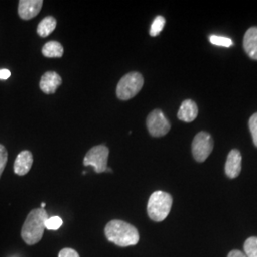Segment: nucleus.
Listing matches in <instances>:
<instances>
[{
    "mask_svg": "<svg viewBox=\"0 0 257 257\" xmlns=\"http://www.w3.org/2000/svg\"><path fill=\"white\" fill-rule=\"evenodd\" d=\"M144 85L142 74L138 72H132L125 74L117 84L116 95L121 100H128L135 97L141 91Z\"/></svg>",
    "mask_w": 257,
    "mask_h": 257,
    "instance_id": "obj_4",
    "label": "nucleus"
},
{
    "mask_svg": "<svg viewBox=\"0 0 257 257\" xmlns=\"http://www.w3.org/2000/svg\"><path fill=\"white\" fill-rule=\"evenodd\" d=\"M42 0H20L19 2V18L23 20H30L36 18L42 9Z\"/></svg>",
    "mask_w": 257,
    "mask_h": 257,
    "instance_id": "obj_8",
    "label": "nucleus"
},
{
    "mask_svg": "<svg viewBox=\"0 0 257 257\" xmlns=\"http://www.w3.org/2000/svg\"><path fill=\"white\" fill-rule=\"evenodd\" d=\"M62 79L60 75L55 72H47L42 75L39 87L40 90L46 94H52L55 92L57 88L61 85Z\"/></svg>",
    "mask_w": 257,
    "mask_h": 257,
    "instance_id": "obj_11",
    "label": "nucleus"
},
{
    "mask_svg": "<svg viewBox=\"0 0 257 257\" xmlns=\"http://www.w3.org/2000/svg\"><path fill=\"white\" fill-rule=\"evenodd\" d=\"M63 46L57 41H49L42 47V55L49 58L61 57L63 55Z\"/></svg>",
    "mask_w": 257,
    "mask_h": 257,
    "instance_id": "obj_14",
    "label": "nucleus"
},
{
    "mask_svg": "<svg viewBox=\"0 0 257 257\" xmlns=\"http://www.w3.org/2000/svg\"><path fill=\"white\" fill-rule=\"evenodd\" d=\"M173 197L170 193L157 191L153 193L148 201L147 211L149 217L153 221L165 220L172 210Z\"/></svg>",
    "mask_w": 257,
    "mask_h": 257,
    "instance_id": "obj_3",
    "label": "nucleus"
},
{
    "mask_svg": "<svg viewBox=\"0 0 257 257\" xmlns=\"http://www.w3.org/2000/svg\"><path fill=\"white\" fill-rule=\"evenodd\" d=\"M34 163L33 154L30 151H22L17 156L15 164H14V172L17 175L23 176L27 175L30 172Z\"/></svg>",
    "mask_w": 257,
    "mask_h": 257,
    "instance_id": "obj_10",
    "label": "nucleus"
},
{
    "mask_svg": "<svg viewBox=\"0 0 257 257\" xmlns=\"http://www.w3.org/2000/svg\"><path fill=\"white\" fill-rule=\"evenodd\" d=\"M210 41L211 44L216 45V46L221 47H229L233 45L232 40L229 38V37H221V36H215V35H211L210 37Z\"/></svg>",
    "mask_w": 257,
    "mask_h": 257,
    "instance_id": "obj_18",
    "label": "nucleus"
},
{
    "mask_svg": "<svg viewBox=\"0 0 257 257\" xmlns=\"http://www.w3.org/2000/svg\"><path fill=\"white\" fill-rule=\"evenodd\" d=\"M198 115V107L192 99L184 100L177 112L178 119L184 122H192Z\"/></svg>",
    "mask_w": 257,
    "mask_h": 257,
    "instance_id": "obj_12",
    "label": "nucleus"
},
{
    "mask_svg": "<svg viewBox=\"0 0 257 257\" xmlns=\"http://www.w3.org/2000/svg\"><path fill=\"white\" fill-rule=\"evenodd\" d=\"M147 128L152 137L161 138L170 132L171 123L162 110L156 109L148 115Z\"/></svg>",
    "mask_w": 257,
    "mask_h": 257,
    "instance_id": "obj_7",
    "label": "nucleus"
},
{
    "mask_svg": "<svg viewBox=\"0 0 257 257\" xmlns=\"http://www.w3.org/2000/svg\"><path fill=\"white\" fill-rule=\"evenodd\" d=\"M11 76V72L7 69L0 70V80H6Z\"/></svg>",
    "mask_w": 257,
    "mask_h": 257,
    "instance_id": "obj_23",
    "label": "nucleus"
},
{
    "mask_svg": "<svg viewBox=\"0 0 257 257\" xmlns=\"http://www.w3.org/2000/svg\"><path fill=\"white\" fill-rule=\"evenodd\" d=\"M49 218L45 209H34L29 212L21 229V237L29 245H36L43 237L45 221Z\"/></svg>",
    "mask_w": 257,
    "mask_h": 257,
    "instance_id": "obj_2",
    "label": "nucleus"
},
{
    "mask_svg": "<svg viewBox=\"0 0 257 257\" xmlns=\"http://www.w3.org/2000/svg\"><path fill=\"white\" fill-rule=\"evenodd\" d=\"M248 127H249L250 133H251L253 143H254L255 147L257 148V112L252 114L251 117L248 120Z\"/></svg>",
    "mask_w": 257,
    "mask_h": 257,
    "instance_id": "obj_20",
    "label": "nucleus"
},
{
    "mask_svg": "<svg viewBox=\"0 0 257 257\" xmlns=\"http://www.w3.org/2000/svg\"><path fill=\"white\" fill-rule=\"evenodd\" d=\"M110 151L104 145L92 147L84 157V166H92L96 174H102L107 171L108 158Z\"/></svg>",
    "mask_w": 257,
    "mask_h": 257,
    "instance_id": "obj_5",
    "label": "nucleus"
},
{
    "mask_svg": "<svg viewBox=\"0 0 257 257\" xmlns=\"http://www.w3.org/2000/svg\"><path fill=\"white\" fill-rule=\"evenodd\" d=\"M241 165H242L241 153L236 149L231 150L225 165L226 175L230 179L236 178L241 173Z\"/></svg>",
    "mask_w": 257,
    "mask_h": 257,
    "instance_id": "obj_9",
    "label": "nucleus"
},
{
    "mask_svg": "<svg viewBox=\"0 0 257 257\" xmlns=\"http://www.w3.org/2000/svg\"><path fill=\"white\" fill-rule=\"evenodd\" d=\"M45 206H46V204H45V203H41V209H44V208H45Z\"/></svg>",
    "mask_w": 257,
    "mask_h": 257,
    "instance_id": "obj_25",
    "label": "nucleus"
},
{
    "mask_svg": "<svg viewBox=\"0 0 257 257\" xmlns=\"http://www.w3.org/2000/svg\"><path fill=\"white\" fill-rule=\"evenodd\" d=\"M58 257H80L78 252L76 250H74V248H62L59 253Z\"/></svg>",
    "mask_w": 257,
    "mask_h": 257,
    "instance_id": "obj_22",
    "label": "nucleus"
},
{
    "mask_svg": "<svg viewBox=\"0 0 257 257\" xmlns=\"http://www.w3.org/2000/svg\"><path fill=\"white\" fill-rule=\"evenodd\" d=\"M243 46L247 55L251 59L257 60V27L249 28L246 32Z\"/></svg>",
    "mask_w": 257,
    "mask_h": 257,
    "instance_id": "obj_13",
    "label": "nucleus"
},
{
    "mask_svg": "<svg viewBox=\"0 0 257 257\" xmlns=\"http://www.w3.org/2000/svg\"><path fill=\"white\" fill-rule=\"evenodd\" d=\"M7 161H8V152L6 148L0 144V178L4 172Z\"/></svg>",
    "mask_w": 257,
    "mask_h": 257,
    "instance_id": "obj_21",
    "label": "nucleus"
},
{
    "mask_svg": "<svg viewBox=\"0 0 257 257\" xmlns=\"http://www.w3.org/2000/svg\"><path fill=\"white\" fill-rule=\"evenodd\" d=\"M166 24V19L161 17V16H158L156 17L154 22L152 23V26H151V30H150V35L152 37H156L158 36L162 30L164 29V26Z\"/></svg>",
    "mask_w": 257,
    "mask_h": 257,
    "instance_id": "obj_17",
    "label": "nucleus"
},
{
    "mask_svg": "<svg viewBox=\"0 0 257 257\" xmlns=\"http://www.w3.org/2000/svg\"><path fill=\"white\" fill-rule=\"evenodd\" d=\"M56 27V19L53 17H46L42 19L37 26V34L41 37L50 36Z\"/></svg>",
    "mask_w": 257,
    "mask_h": 257,
    "instance_id": "obj_15",
    "label": "nucleus"
},
{
    "mask_svg": "<svg viewBox=\"0 0 257 257\" xmlns=\"http://www.w3.org/2000/svg\"><path fill=\"white\" fill-rule=\"evenodd\" d=\"M63 224V220L59 216H52L45 221V229L49 230H57Z\"/></svg>",
    "mask_w": 257,
    "mask_h": 257,
    "instance_id": "obj_19",
    "label": "nucleus"
},
{
    "mask_svg": "<svg viewBox=\"0 0 257 257\" xmlns=\"http://www.w3.org/2000/svg\"><path fill=\"white\" fill-rule=\"evenodd\" d=\"M213 150V140L210 134L206 132L198 133L193 138L192 152L193 158L199 162H204Z\"/></svg>",
    "mask_w": 257,
    "mask_h": 257,
    "instance_id": "obj_6",
    "label": "nucleus"
},
{
    "mask_svg": "<svg viewBox=\"0 0 257 257\" xmlns=\"http://www.w3.org/2000/svg\"><path fill=\"white\" fill-rule=\"evenodd\" d=\"M228 257H247L246 254L244 252H242L241 250L238 249H234V250H231Z\"/></svg>",
    "mask_w": 257,
    "mask_h": 257,
    "instance_id": "obj_24",
    "label": "nucleus"
},
{
    "mask_svg": "<svg viewBox=\"0 0 257 257\" xmlns=\"http://www.w3.org/2000/svg\"><path fill=\"white\" fill-rule=\"evenodd\" d=\"M105 236L109 242L121 248L135 246L139 242L138 229L128 222L113 219L105 227Z\"/></svg>",
    "mask_w": 257,
    "mask_h": 257,
    "instance_id": "obj_1",
    "label": "nucleus"
},
{
    "mask_svg": "<svg viewBox=\"0 0 257 257\" xmlns=\"http://www.w3.org/2000/svg\"><path fill=\"white\" fill-rule=\"evenodd\" d=\"M244 253L247 257H257V237L252 236L244 244Z\"/></svg>",
    "mask_w": 257,
    "mask_h": 257,
    "instance_id": "obj_16",
    "label": "nucleus"
}]
</instances>
